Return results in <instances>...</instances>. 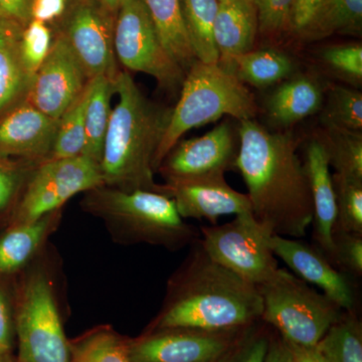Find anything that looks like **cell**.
<instances>
[{
    "label": "cell",
    "mask_w": 362,
    "mask_h": 362,
    "mask_svg": "<svg viewBox=\"0 0 362 362\" xmlns=\"http://www.w3.org/2000/svg\"><path fill=\"white\" fill-rule=\"evenodd\" d=\"M162 44L187 73L197 61L183 23L180 0H142Z\"/></svg>",
    "instance_id": "23"
},
{
    "label": "cell",
    "mask_w": 362,
    "mask_h": 362,
    "mask_svg": "<svg viewBox=\"0 0 362 362\" xmlns=\"http://www.w3.org/2000/svg\"><path fill=\"white\" fill-rule=\"evenodd\" d=\"M25 26L0 18V116L25 101L33 78L21 54Z\"/></svg>",
    "instance_id": "21"
},
{
    "label": "cell",
    "mask_w": 362,
    "mask_h": 362,
    "mask_svg": "<svg viewBox=\"0 0 362 362\" xmlns=\"http://www.w3.org/2000/svg\"><path fill=\"white\" fill-rule=\"evenodd\" d=\"M59 120L23 102L0 116V158L18 157L26 161L51 156Z\"/></svg>",
    "instance_id": "17"
},
{
    "label": "cell",
    "mask_w": 362,
    "mask_h": 362,
    "mask_svg": "<svg viewBox=\"0 0 362 362\" xmlns=\"http://www.w3.org/2000/svg\"><path fill=\"white\" fill-rule=\"evenodd\" d=\"M39 164L33 161L21 163L0 158V211L11 204L25 176Z\"/></svg>",
    "instance_id": "39"
},
{
    "label": "cell",
    "mask_w": 362,
    "mask_h": 362,
    "mask_svg": "<svg viewBox=\"0 0 362 362\" xmlns=\"http://www.w3.org/2000/svg\"><path fill=\"white\" fill-rule=\"evenodd\" d=\"M220 2H225V1H235V0H218Z\"/></svg>",
    "instance_id": "48"
},
{
    "label": "cell",
    "mask_w": 362,
    "mask_h": 362,
    "mask_svg": "<svg viewBox=\"0 0 362 362\" xmlns=\"http://www.w3.org/2000/svg\"><path fill=\"white\" fill-rule=\"evenodd\" d=\"M239 144L232 123L218 124L201 137L180 140L157 171L165 181L225 173L235 168Z\"/></svg>",
    "instance_id": "13"
},
{
    "label": "cell",
    "mask_w": 362,
    "mask_h": 362,
    "mask_svg": "<svg viewBox=\"0 0 362 362\" xmlns=\"http://www.w3.org/2000/svg\"><path fill=\"white\" fill-rule=\"evenodd\" d=\"M115 94L114 80L100 76L90 80L85 113L84 156L100 165L105 138L111 116V98Z\"/></svg>",
    "instance_id": "24"
},
{
    "label": "cell",
    "mask_w": 362,
    "mask_h": 362,
    "mask_svg": "<svg viewBox=\"0 0 362 362\" xmlns=\"http://www.w3.org/2000/svg\"><path fill=\"white\" fill-rule=\"evenodd\" d=\"M324 90L310 76H292L271 93L266 102L267 118L276 127H291L322 109Z\"/></svg>",
    "instance_id": "19"
},
{
    "label": "cell",
    "mask_w": 362,
    "mask_h": 362,
    "mask_svg": "<svg viewBox=\"0 0 362 362\" xmlns=\"http://www.w3.org/2000/svg\"><path fill=\"white\" fill-rule=\"evenodd\" d=\"M68 0H33L32 20L49 25L66 13Z\"/></svg>",
    "instance_id": "41"
},
{
    "label": "cell",
    "mask_w": 362,
    "mask_h": 362,
    "mask_svg": "<svg viewBox=\"0 0 362 362\" xmlns=\"http://www.w3.org/2000/svg\"><path fill=\"white\" fill-rule=\"evenodd\" d=\"M33 0H0V18L25 26L32 21Z\"/></svg>",
    "instance_id": "42"
},
{
    "label": "cell",
    "mask_w": 362,
    "mask_h": 362,
    "mask_svg": "<svg viewBox=\"0 0 362 362\" xmlns=\"http://www.w3.org/2000/svg\"><path fill=\"white\" fill-rule=\"evenodd\" d=\"M251 326V325H250ZM247 327L225 330L165 328L129 341L133 362L218 361Z\"/></svg>",
    "instance_id": "12"
},
{
    "label": "cell",
    "mask_w": 362,
    "mask_h": 362,
    "mask_svg": "<svg viewBox=\"0 0 362 362\" xmlns=\"http://www.w3.org/2000/svg\"><path fill=\"white\" fill-rule=\"evenodd\" d=\"M320 59L328 70L354 87L362 83V45L358 42L333 45L320 52Z\"/></svg>",
    "instance_id": "34"
},
{
    "label": "cell",
    "mask_w": 362,
    "mask_h": 362,
    "mask_svg": "<svg viewBox=\"0 0 362 362\" xmlns=\"http://www.w3.org/2000/svg\"><path fill=\"white\" fill-rule=\"evenodd\" d=\"M258 32V11L252 0L220 2L214 25L220 59L254 49Z\"/></svg>",
    "instance_id": "20"
},
{
    "label": "cell",
    "mask_w": 362,
    "mask_h": 362,
    "mask_svg": "<svg viewBox=\"0 0 362 362\" xmlns=\"http://www.w3.org/2000/svg\"><path fill=\"white\" fill-rule=\"evenodd\" d=\"M269 245L294 275L322 290L343 311H354L356 293L349 277L314 245L278 235H270Z\"/></svg>",
    "instance_id": "16"
},
{
    "label": "cell",
    "mask_w": 362,
    "mask_h": 362,
    "mask_svg": "<svg viewBox=\"0 0 362 362\" xmlns=\"http://www.w3.org/2000/svg\"><path fill=\"white\" fill-rule=\"evenodd\" d=\"M70 362H133L129 341L110 330H99L70 346Z\"/></svg>",
    "instance_id": "32"
},
{
    "label": "cell",
    "mask_w": 362,
    "mask_h": 362,
    "mask_svg": "<svg viewBox=\"0 0 362 362\" xmlns=\"http://www.w3.org/2000/svg\"><path fill=\"white\" fill-rule=\"evenodd\" d=\"M18 362H70L52 288L42 274L28 280L18 316Z\"/></svg>",
    "instance_id": "10"
},
{
    "label": "cell",
    "mask_w": 362,
    "mask_h": 362,
    "mask_svg": "<svg viewBox=\"0 0 362 362\" xmlns=\"http://www.w3.org/2000/svg\"><path fill=\"white\" fill-rule=\"evenodd\" d=\"M218 361H214V362H218Z\"/></svg>",
    "instance_id": "49"
},
{
    "label": "cell",
    "mask_w": 362,
    "mask_h": 362,
    "mask_svg": "<svg viewBox=\"0 0 362 362\" xmlns=\"http://www.w3.org/2000/svg\"><path fill=\"white\" fill-rule=\"evenodd\" d=\"M262 312L258 286L216 263L199 240L169 280L165 304L153 330L247 327L261 320Z\"/></svg>",
    "instance_id": "2"
},
{
    "label": "cell",
    "mask_w": 362,
    "mask_h": 362,
    "mask_svg": "<svg viewBox=\"0 0 362 362\" xmlns=\"http://www.w3.org/2000/svg\"><path fill=\"white\" fill-rule=\"evenodd\" d=\"M258 11L259 30L267 37H278L291 30L295 0H252Z\"/></svg>",
    "instance_id": "38"
},
{
    "label": "cell",
    "mask_w": 362,
    "mask_h": 362,
    "mask_svg": "<svg viewBox=\"0 0 362 362\" xmlns=\"http://www.w3.org/2000/svg\"><path fill=\"white\" fill-rule=\"evenodd\" d=\"M325 0H295L291 14V30L301 37Z\"/></svg>",
    "instance_id": "40"
},
{
    "label": "cell",
    "mask_w": 362,
    "mask_h": 362,
    "mask_svg": "<svg viewBox=\"0 0 362 362\" xmlns=\"http://www.w3.org/2000/svg\"><path fill=\"white\" fill-rule=\"evenodd\" d=\"M332 181L337 199L335 230L362 235V180L334 173Z\"/></svg>",
    "instance_id": "33"
},
{
    "label": "cell",
    "mask_w": 362,
    "mask_h": 362,
    "mask_svg": "<svg viewBox=\"0 0 362 362\" xmlns=\"http://www.w3.org/2000/svg\"><path fill=\"white\" fill-rule=\"evenodd\" d=\"M235 168L247 187L252 214L271 235L302 239L313 221V202L291 132H270L252 120L240 122Z\"/></svg>",
    "instance_id": "1"
},
{
    "label": "cell",
    "mask_w": 362,
    "mask_h": 362,
    "mask_svg": "<svg viewBox=\"0 0 362 362\" xmlns=\"http://www.w3.org/2000/svg\"><path fill=\"white\" fill-rule=\"evenodd\" d=\"M303 165L313 202V245L332 263L337 199L327 153L320 137L307 143Z\"/></svg>",
    "instance_id": "18"
},
{
    "label": "cell",
    "mask_w": 362,
    "mask_h": 362,
    "mask_svg": "<svg viewBox=\"0 0 362 362\" xmlns=\"http://www.w3.org/2000/svg\"><path fill=\"white\" fill-rule=\"evenodd\" d=\"M98 1H99L105 8L108 9L109 11H111V13L114 14H117L124 0H98Z\"/></svg>",
    "instance_id": "46"
},
{
    "label": "cell",
    "mask_w": 362,
    "mask_h": 362,
    "mask_svg": "<svg viewBox=\"0 0 362 362\" xmlns=\"http://www.w3.org/2000/svg\"><path fill=\"white\" fill-rule=\"evenodd\" d=\"M52 214L20 223L0 239V274L13 273L25 265L42 242Z\"/></svg>",
    "instance_id": "28"
},
{
    "label": "cell",
    "mask_w": 362,
    "mask_h": 362,
    "mask_svg": "<svg viewBox=\"0 0 362 362\" xmlns=\"http://www.w3.org/2000/svg\"><path fill=\"white\" fill-rule=\"evenodd\" d=\"M332 264L345 273L362 275V235L333 230Z\"/></svg>",
    "instance_id": "37"
},
{
    "label": "cell",
    "mask_w": 362,
    "mask_h": 362,
    "mask_svg": "<svg viewBox=\"0 0 362 362\" xmlns=\"http://www.w3.org/2000/svg\"><path fill=\"white\" fill-rule=\"evenodd\" d=\"M114 86L118 103L112 109L100 162L105 185L158 192L154 159L173 108L150 101L128 71H119Z\"/></svg>",
    "instance_id": "3"
},
{
    "label": "cell",
    "mask_w": 362,
    "mask_h": 362,
    "mask_svg": "<svg viewBox=\"0 0 362 362\" xmlns=\"http://www.w3.org/2000/svg\"><path fill=\"white\" fill-rule=\"evenodd\" d=\"M116 58L128 71L156 78L161 89L178 92L185 71L162 44L142 0H124L114 28Z\"/></svg>",
    "instance_id": "7"
},
{
    "label": "cell",
    "mask_w": 362,
    "mask_h": 362,
    "mask_svg": "<svg viewBox=\"0 0 362 362\" xmlns=\"http://www.w3.org/2000/svg\"><path fill=\"white\" fill-rule=\"evenodd\" d=\"M281 340L284 347L285 362H324L316 347L301 346L282 338Z\"/></svg>",
    "instance_id": "43"
},
{
    "label": "cell",
    "mask_w": 362,
    "mask_h": 362,
    "mask_svg": "<svg viewBox=\"0 0 362 362\" xmlns=\"http://www.w3.org/2000/svg\"><path fill=\"white\" fill-rule=\"evenodd\" d=\"M82 66L61 33L54 37L51 52L33 77L25 102L59 120L89 84Z\"/></svg>",
    "instance_id": "14"
},
{
    "label": "cell",
    "mask_w": 362,
    "mask_h": 362,
    "mask_svg": "<svg viewBox=\"0 0 362 362\" xmlns=\"http://www.w3.org/2000/svg\"><path fill=\"white\" fill-rule=\"evenodd\" d=\"M259 113L254 94L218 64L195 61L185 74L180 100L154 159V170L181 137L194 129L230 116L240 122L252 120Z\"/></svg>",
    "instance_id": "5"
},
{
    "label": "cell",
    "mask_w": 362,
    "mask_h": 362,
    "mask_svg": "<svg viewBox=\"0 0 362 362\" xmlns=\"http://www.w3.org/2000/svg\"><path fill=\"white\" fill-rule=\"evenodd\" d=\"M362 0H325L301 37L322 40L333 35H361Z\"/></svg>",
    "instance_id": "26"
},
{
    "label": "cell",
    "mask_w": 362,
    "mask_h": 362,
    "mask_svg": "<svg viewBox=\"0 0 362 362\" xmlns=\"http://www.w3.org/2000/svg\"><path fill=\"white\" fill-rule=\"evenodd\" d=\"M105 185L100 165L85 156L47 159L33 171L18 214V225L58 211L69 199Z\"/></svg>",
    "instance_id": "9"
},
{
    "label": "cell",
    "mask_w": 362,
    "mask_h": 362,
    "mask_svg": "<svg viewBox=\"0 0 362 362\" xmlns=\"http://www.w3.org/2000/svg\"><path fill=\"white\" fill-rule=\"evenodd\" d=\"M158 192L175 202L182 218L206 220L216 225L221 216L252 213L247 194L230 187L223 173L165 181L159 185Z\"/></svg>",
    "instance_id": "15"
},
{
    "label": "cell",
    "mask_w": 362,
    "mask_h": 362,
    "mask_svg": "<svg viewBox=\"0 0 362 362\" xmlns=\"http://www.w3.org/2000/svg\"><path fill=\"white\" fill-rule=\"evenodd\" d=\"M320 112L326 129L361 133L362 93L357 88L330 84Z\"/></svg>",
    "instance_id": "29"
},
{
    "label": "cell",
    "mask_w": 362,
    "mask_h": 362,
    "mask_svg": "<svg viewBox=\"0 0 362 362\" xmlns=\"http://www.w3.org/2000/svg\"><path fill=\"white\" fill-rule=\"evenodd\" d=\"M265 362H285L284 347L281 337H270Z\"/></svg>",
    "instance_id": "45"
},
{
    "label": "cell",
    "mask_w": 362,
    "mask_h": 362,
    "mask_svg": "<svg viewBox=\"0 0 362 362\" xmlns=\"http://www.w3.org/2000/svg\"><path fill=\"white\" fill-rule=\"evenodd\" d=\"M0 362H13L9 354H0Z\"/></svg>",
    "instance_id": "47"
},
{
    "label": "cell",
    "mask_w": 362,
    "mask_h": 362,
    "mask_svg": "<svg viewBox=\"0 0 362 362\" xmlns=\"http://www.w3.org/2000/svg\"><path fill=\"white\" fill-rule=\"evenodd\" d=\"M183 23L195 59L206 64L220 59L214 37L218 0H180Z\"/></svg>",
    "instance_id": "25"
},
{
    "label": "cell",
    "mask_w": 362,
    "mask_h": 362,
    "mask_svg": "<svg viewBox=\"0 0 362 362\" xmlns=\"http://www.w3.org/2000/svg\"><path fill=\"white\" fill-rule=\"evenodd\" d=\"M320 138L335 173L362 180V133L324 128Z\"/></svg>",
    "instance_id": "30"
},
{
    "label": "cell",
    "mask_w": 362,
    "mask_h": 362,
    "mask_svg": "<svg viewBox=\"0 0 362 362\" xmlns=\"http://www.w3.org/2000/svg\"><path fill=\"white\" fill-rule=\"evenodd\" d=\"M11 347V316L4 296L0 294V354H9Z\"/></svg>",
    "instance_id": "44"
},
{
    "label": "cell",
    "mask_w": 362,
    "mask_h": 362,
    "mask_svg": "<svg viewBox=\"0 0 362 362\" xmlns=\"http://www.w3.org/2000/svg\"><path fill=\"white\" fill-rule=\"evenodd\" d=\"M324 362H362V328L354 311H343L317 343Z\"/></svg>",
    "instance_id": "27"
},
{
    "label": "cell",
    "mask_w": 362,
    "mask_h": 362,
    "mask_svg": "<svg viewBox=\"0 0 362 362\" xmlns=\"http://www.w3.org/2000/svg\"><path fill=\"white\" fill-rule=\"evenodd\" d=\"M263 312L261 320L275 328L281 338L301 346L315 347L342 309L322 292L286 270L258 286Z\"/></svg>",
    "instance_id": "6"
},
{
    "label": "cell",
    "mask_w": 362,
    "mask_h": 362,
    "mask_svg": "<svg viewBox=\"0 0 362 362\" xmlns=\"http://www.w3.org/2000/svg\"><path fill=\"white\" fill-rule=\"evenodd\" d=\"M83 209L102 218L124 243H145L171 251L199 240V230L183 221L175 202L161 192L102 187L86 192Z\"/></svg>",
    "instance_id": "4"
},
{
    "label": "cell",
    "mask_w": 362,
    "mask_h": 362,
    "mask_svg": "<svg viewBox=\"0 0 362 362\" xmlns=\"http://www.w3.org/2000/svg\"><path fill=\"white\" fill-rule=\"evenodd\" d=\"M54 37L47 23L32 20L23 28L21 54L26 71L35 77L51 52Z\"/></svg>",
    "instance_id": "35"
},
{
    "label": "cell",
    "mask_w": 362,
    "mask_h": 362,
    "mask_svg": "<svg viewBox=\"0 0 362 362\" xmlns=\"http://www.w3.org/2000/svg\"><path fill=\"white\" fill-rule=\"evenodd\" d=\"M87 88L59 119L58 130L49 159L73 158L84 156L86 147L85 113Z\"/></svg>",
    "instance_id": "31"
},
{
    "label": "cell",
    "mask_w": 362,
    "mask_h": 362,
    "mask_svg": "<svg viewBox=\"0 0 362 362\" xmlns=\"http://www.w3.org/2000/svg\"><path fill=\"white\" fill-rule=\"evenodd\" d=\"M199 244L216 263L252 284H265L279 270L267 232L252 213L237 214L230 223L202 226Z\"/></svg>",
    "instance_id": "8"
},
{
    "label": "cell",
    "mask_w": 362,
    "mask_h": 362,
    "mask_svg": "<svg viewBox=\"0 0 362 362\" xmlns=\"http://www.w3.org/2000/svg\"><path fill=\"white\" fill-rule=\"evenodd\" d=\"M218 64L243 84L258 89L280 84L292 77L295 66L288 54L272 49H252L221 59Z\"/></svg>",
    "instance_id": "22"
},
{
    "label": "cell",
    "mask_w": 362,
    "mask_h": 362,
    "mask_svg": "<svg viewBox=\"0 0 362 362\" xmlns=\"http://www.w3.org/2000/svg\"><path fill=\"white\" fill-rule=\"evenodd\" d=\"M270 337L263 321L252 324L218 362H265Z\"/></svg>",
    "instance_id": "36"
},
{
    "label": "cell",
    "mask_w": 362,
    "mask_h": 362,
    "mask_svg": "<svg viewBox=\"0 0 362 362\" xmlns=\"http://www.w3.org/2000/svg\"><path fill=\"white\" fill-rule=\"evenodd\" d=\"M115 18L98 0H77L59 32L89 80L100 76L115 80L120 71L114 49Z\"/></svg>",
    "instance_id": "11"
}]
</instances>
